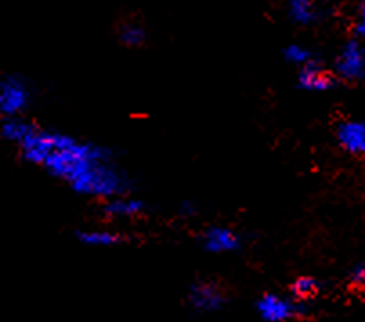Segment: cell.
Masks as SVG:
<instances>
[{
    "label": "cell",
    "instance_id": "8992f818",
    "mask_svg": "<svg viewBox=\"0 0 365 322\" xmlns=\"http://www.w3.org/2000/svg\"><path fill=\"white\" fill-rule=\"evenodd\" d=\"M340 147L354 156H365V120H346L336 127Z\"/></svg>",
    "mask_w": 365,
    "mask_h": 322
},
{
    "label": "cell",
    "instance_id": "5bb4252c",
    "mask_svg": "<svg viewBox=\"0 0 365 322\" xmlns=\"http://www.w3.org/2000/svg\"><path fill=\"white\" fill-rule=\"evenodd\" d=\"M121 42L127 44L128 47L141 46L145 40V31L138 26V24H125L120 31Z\"/></svg>",
    "mask_w": 365,
    "mask_h": 322
},
{
    "label": "cell",
    "instance_id": "ba28073f",
    "mask_svg": "<svg viewBox=\"0 0 365 322\" xmlns=\"http://www.w3.org/2000/svg\"><path fill=\"white\" fill-rule=\"evenodd\" d=\"M103 210L110 218H136L143 210V203L128 196H116V198L107 199Z\"/></svg>",
    "mask_w": 365,
    "mask_h": 322
},
{
    "label": "cell",
    "instance_id": "e0dca14e",
    "mask_svg": "<svg viewBox=\"0 0 365 322\" xmlns=\"http://www.w3.org/2000/svg\"><path fill=\"white\" fill-rule=\"evenodd\" d=\"M356 33L360 36H365V0H364V4H361V8H360V13H358Z\"/></svg>",
    "mask_w": 365,
    "mask_h": 322
},
{
    "label": "cell",
    "instance_id": "2e32d148",
    "mask_svg": "<svg viewBox=\"0 0 365 322\" xmlns=\"http://www.w3.org/2000/svg\"><path fill=\"white\" fill-rule=\"evenodd\" d=\"M351 283L356 288H365V264H360L351 273Z\"/></svg>",
    "mask_w": 365,
    "mask_h": 322
},
{
    "label": "cell",
    "instance_id": "9c48e42d",
    "mask_svg": "<svg viewBox=\"0 0 365 322\" xmlns=\"http://www.w3.org/2000/svg\"><path fill=\"white\" fill-rule=\"evenodd\" d=\"M299 82L304 89L320 93V91H327L333 87V76L329 73H326L324 69H320L319 66L309 64V66H304Z\"/></svg>",
    "mask_w": 365,
    "mask_h": 322
},
{
    "label": "cell",
    "instance_id": "52a82bcc",
    "mask_svg": "<svg viewBox=\"0 0 365 322\" xmlns=\"http://www.w3.org/2000/svg\"><path fill=\"white\" fill-rule=\"evenodd\" d=\"M239 237L225 226H212L202 233V248L210 253H230L239 248Z\"/></svg>",
    "mask_w": 365,
    "mask_h": 322
},
{
    "label": "cell",
    "instance_id": "9a60e30c",
    "mask_svg": "<svg viewBox=\"0 0 365 322\" xmlns=\"http://www.w3.org/2000/svg\"><path fill=\"white\" fill-rule=\"evenodd\" d=\"M284 56H286V60L292 64H300V66H309L311 64L309 51L302 46H297V44L286 47V51H284Z\"/></svg>",
    "mask_w": 365,
    "mask_h": 322
},
{
    "label": "cell",
    "instance_id": "7c38bea8",
    "mask_svg": "<svg viewBox=\"0 0 365 322\" xmlns=\"http://www.w3.org/2000/svg\"><path fill=\"white\" fill-rule=\"evenodd\" d=\"M288 11L293 22L300 24V26H307L315 20L317 11L313 0H289Z\"/></svg>",
    "mask_w": 365,
    "mask_h": 322
},
{
    "label": "cell",
    "instance_id": "6da1fadb",
    "mask_svg": "<svg viewBox=\"0 0 365 322\" xmlns=\"http://www.w3.org/2000/svg\"><path fill=\"white\" fill-rule=\"evenodd\" d=\"M28 163L40 165L51 176L69 183L74 192L110 199L127 192V179L109 159V152L76 138L35 129L20 145Z\"/></svg>",
    "mask_w": 365,
    "mask_h": 322
},
{
    "label": "cell",
    "instance_id": "7a4b0ae2",
    "mask_svg": "<svg viewBox=\"0 0 365 322\" xmlns=\"http://www.w3.org/2000/svg\"><path fill=\"white\" fill-rule=\"evenodd\" d=\"M29 104L28 87L19 78H6L0 84V113L6 118H16L26 111Z\"/></svg>",
    "mask_w": 365,
    "mask_h": 322
},
{
    "label": "cell",
    "instance_id": "30bf717a",
    "mask_svg": "<svg viewBox=\"0 0 365 322\" xmlns=\"http://www.w3.org/2000/svg\"><path fill=\"white\" fill-rule=\"evenodd\" d=\"M33 131H35V127L31 124H28V121L20 120L19 116L6 118L4 124H2V136L16 145H22L24 141L28 140Z\"/></svg>",
    "mask_w": 365,
    "mask_h": 322
},
{
    "label": "cell",
    "instance_id": "8fae6325",
    "mask_svg": "<svg viewBox=\"0 0 365 322\" xmlns=\"http://www.w3.org/2000/svg\"><path fill=\"white\" fill-rule=\"evenodd\" d=\"M78 239L87 246H114L121 243V237L109 230H83L78 233Z\"/></svg>",
    "mask_w": 365,
    "mask_h": 322
},
{
    "label": "cell",
    "instance_id": "4fadbf2b",
    "mask_svg": "<svg viewBox=\"0 0 365 322\" xmlns=\"http://www.w3.org/2000/svg\"><path fill=\"white\" fill-rule=\"evenodd\" d=\"M292 291L297 299H309V297H313V295L319 291V283H317L313 277H299V279L292 284Z\"/></svg>",
    "mask_w": 365,
    "mask_h": 322
},
{
    "label": "cell",
    "instance_id": "5b68a950",
    "mask_svg": "<svg viewBox=\"0 0 365 322\" xmlns=\"http://www.w3.org/2000/svg\"><path fill=\"white\" fill-rule=\"evenodd\" d=\"M257 311L266 322H286L293 318L299 311L293 301L275 293L262 295L257 303Z\"/></svg>",
    "mask_w": 365,
    "mask_h": 322
},
{
    "label": "cell",
    "instance_id": "277c9868",
    "mask_svg": "<svg viewBox=\"0 0 365 322\" xmlns=\"http://www.w3.org/2000/svg\"><path fill=\"white\" fill-rule=\"evenodd\" d=\"M336 74L344 80H360L365 76V47L360 42H347L336 59Z\"/></svg>",
    "mask_w": 365,
    "mask_h": 322
},
{
    "label": "cell",
    "instance_id": "3957f363",
    "mask_svg": "<svg viewBox=\"0 0 365 322\" xmlns=\"http://www.w3.org/2000/svg\"><path fill=\"white\" fill-rule=\"evenodd\" d=\"M188 301H190L192 308L199 313H212V311H217L225 306L226 295L219 284L210 283V281H201L190 288Z\"/></svg>",
    "mask_w": 365,
    "mask_h": 322
}]
</instances>
